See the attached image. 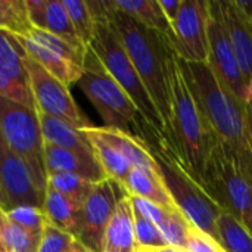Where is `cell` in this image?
I'll return each instance as SVG.
<instances>
[{
	"instance_id": "3957f363",
	"label": "cell",
	"mask_w": 252,
	"mask_h": 252,
	"mask_svg": "<svg viewBox=\"0 0 252 252\" xmlns=\"http://www.w3.org/2000/svg\"><path fill=\"white\" fill-rule=\"evenodd\" d=\"M216 145L217 139L188 86L176 53L171 63V120L167 151L201 185Z\"/></svg>"
},
{
	"instance_id": "d590c367",
	"label": "cell",
	"mask_w": 252,
	"mask_h": 252,
	"mask_svg": "<svg viewBox=\"0 0 252 252\" xmlns=\"http://www.w3.org/2000/svg\"><path fill=\"white\" fill-rule=\"evenodd\" d=\"M221 250L223 248L213 238H210L208 235L192 226L186 252H221Z\"/></svg>"
},
{
	"instance_id": "484cf974",
	"label": "cell",
	"mask_w": 252,
	"mask_h": 252,
	"mask_svg": "<svg viewBox=\"0 0 252 252\" xmlns=\"http://www.w3.org/2000/svg\"><path fill=\"white\" fill-rule=\"evenodd\" d=\"M219 245L226 252H252L251 232L233 216L221 213L216 221Z\"/></svg>"
},
{
	"instance_id": "2e32d148",
	"label": "cell",
	"mask_w": 252,
	"mask_h": 252,
	"mask_svg": "<svg viewBox=\"0 0 252 252\" xmlns=\"http://www.w3.org/2000/svg\"><path fill=\"white\" fill-rule=\"evenodd\" d=\"M31 25L35 30L50 32L77 46L87 49L80 41L62 0H25Z\"/></svg>"
},
{
	"instance_id": "b9f144b4",
	"label": "cell",
	"mask_w": 252,
	"mask_h": 252,
	"mask_svg": "<svg viewBox=\"0 0 252 252\" xmlns=\"http://www.w3.org/2000/svg\"><path fill=\"white\" fill-rule=\"evenodd\" d=\"M0 252H4V250H3V244H1V236H0Z\"/></svg>"
},
{
	"instance_id": "5b68a950",
	"label": "cell",
	"mask_w": 252,
	"mask_h": 252,
	"mask_svg": "<svg viewBox=\"0 0 252 252\" xmlns=\"http://www.w3.org/2000/svg\"><path fill=\"white\" fill-rule=\"evenodd\" d=\"M94 19L96 32L93 41L87 49L96 56V59L100 62L105 71L115 80V83L128 94V97L133 100V103L136 105L142 117L146 120V123L165 140L167 145V133L161 121V117L146 87L143 86L131 59L128 58L121 40L118 38L117 32L114 31L108 21V6L105 13Z\"/></svg>"
},
{
	"instance_id": "7a4b0ae2",
	"label": "cell",
	"mask_w": 252,
	"mask_h": 252,
	"mask_svg": "<svg viewBox=\"0 0 252 252\" xmlns=\"http://www.w3.org/2000/svg\"><path fill=\"white\" fill-rule=\"evenodd\" d=\"M108 21L121 40L143 86L146 87L167 133V148L171 120V63L176 55L173 40L149 30L130 16L115 10L109 1Z\"/></svg>"
},
{
	"instance_id": "30bf717a",
	"label": "cell",
	"mask_w": 252,
	"mask_h": 252,
	"mask_svg": "<svg viewBox=\"0 0 252 252\" xmlns=\"http://www.w3.org/2000/svg\"><path fill=\"white\" fill-rule=\"evenodd\" d=\"M25 66L28 72V87L38 112L62 120L80 130L93 126L74 100L69 86L63 84L30 58Z\"/></svg>"
},
{
	"instance_id": "7402d4cb",
	"label": "cell",
	"mask_w": 252,
	"mask_h": 252,
	"mask_svg": "<svg viewBox=\"0 0 252 252\" xmlns=\"http://www.w3.org/2000/svg\"><path fill=\"white\" fill-rule=\"evenodd\" d=\"M43 211L49 226L77 238L81 214L80 205H77L62 193L47 188L44 195Z\"/></svg>"
},
{
	"instance_id": "f1b7e54d",
	"label": "cell",
	"mask_w": 252,
	"mask_h": 252,
	"mask_svg": "<svg viewBox=\"0 0 252 252\" xmlns=\"http://www.w3.org/2000/svg\"><path fill=\"white\" fill-rule=\"evenodd\" d=\"M0 30L19 37H27L34 30L25 0H0Z\"/></svg>"
},
{
	"instance_id": "52a82bcc",
	"label": "cell",
	"mask_w": 252,
	"mask_h": 252,
	"mask_svg": "<svg viewBox=\"0 0 252 252\" xmlns=\"http://www.w3.org/2000/svg\"><path fill=\"white\" fill-rule=\"evenodd\" d=\"M0 136L27 162L35 185L46 193L44 140L37 109L0 96Z\"/></svg>"
},
{
	"instance_id": "60d3db41",
	"label": "cell",
	"mask_w": 252,
	"mask_h": 252,
	"mask_svg": "<svg viewBox=\"0 0 252 252\" xmlns=\"http://www.w3.org/2000/svg\"><path fill=\"white\" fill-rule=\"evenodd\" d=\"M137 252H155V250H149V248H137Z\"/></svg>"
},
{
	"instance_id": "ee69618b",
	"label": "cell",
	"mask_w": 252,
	"mask_h": 252,
	"mask_svg": "<svg viewBox=\"0 0 252 252\" xmlns=\"http://www.w3.org/2000/svg\"><path fill=\"white\" fill-rule=\"evenodd\" d=\"M221 252H226V251H224V250H221Z\"/></svg>"
},
{
	"instance_id": "ba28073f",
	"label": "cell",
	"mask_w": 252,
	"mask_h": 252,
	"mask_svg": "<svg viewBox=\"0 0 252 252\" xmlns=\"http://www.w3.org/2000/svg\"><path fill=\"white\" fill-rule=\"evenodd\" d=\"M201 186L223 213L239 220L252 235V182L239 171L219 142L208 158Z\"/></svg>"
},
{
	"instance_id": "1f68e13d",
	"label": "cell",
	"mask_w": 252,
	"mask_h": 252,
	"mask_svg": "<svg viewBox=\"0 0 252 252\" xmlns=\"http://www.w3.org/2000/svg\"><path fill=\"white\" fill-rule=\"evenodd\" d=\"M6 217L18 224L19 227L34 233V235H43L46 226H47V220L44 216L43 208H37V207H16L12 210L4 211Z\"/></svg>"
},
{
	"instance_id": "4316f807",
	"label": "cell",
	"mask_w": 252,
	"mask_h": 252,
	"mask_svg": "<svg viewBox=\"0 0 252 252\" xmlns=\"http://www.w3.org/2000/svg\"><path fill=\"white\" fill-rule=\"evenodd\" d=\"M0 236L4 252H37L41 235H34L12 223L0 208Z\"/></svg>"
},
{
	"instance_id": "d4e9b609",
	"label": "cell",
	"mask_w": 252,
	"mask_h": 252,
	"mask_svg": "<svg viewBox=\"0 0 252 252\" xmlns=\"http://www.w3.org/2000/svg\"><path fill=\"white\" fill-rule=\"evenodd\" d=\"M28 55L19 35L0 30V63L24 86L28 87L25 62Z\"/></svg>"
},
{
	"instance_id": "d6986e66",
	"label": "cell",
	"mask_w": 252,
	"mask_h": 252,
	"mask_svg": "<svg viewBox=\"0 0 252 252\" xmlns=\"http://www.w3.org/2000/svg\"><path fill=\"white\" fill-rule=\"evenodd\" d=\"M44 167L47 176L50 174H78L99 183L106 179L97 161L83 158L74 152L44 143Z\"/></svg>"
},
{
	"instance_id": "74e56055",
	"label": "cell",
	"mask_w": 252,
	"mask_h": 252,
	"mask_svg": "<svg viewBox=\"0 0 252 252\" xmlns=\"http://www.w3.org/2000/svg\"><path fill=\"white\" fill-rule=\"evenodd\" d=\"M65 252H92L89 248H86L81 242H78L77 239H74L72 241V244L66 248V251Z\"/></svg>"
},
{
	"instance_id": "836d02e7",
	"label": "cell",
	"mask_w": 252,
	"mask_h": 252,
	"mask_svg": "<svg viewBox=\"0 0 252 252\" xmlns=\"http://www.w3.org/2000/svg\"><path fill=\"white\" fill-rule=\"evenodd\" d=\"M134 211V210H133ZM134 232H136V242L137 248H164L167 247L165 239L162 238L159 229L151 220L142 217L140 214L134 213Z\"/></svg>"
},
{
	"instance_id": "83f0119b",
	"label": "cell",
	"mask_w": 252,
	"mask_h": 252,
	"mask_svg": "<svg viewBox=\"0 0 252 252\" xmlns=\"http://www.w3.org/2000/svg\"><path fill=\"white\" fill-rule=\"evenodd\" d=\"M96 183L78 174H50L47 176V188L69 198L77 205L83 207L84 201L93 190Z\"/></svg>"
},
{
	"instance_id": "ac0fdd59",
	"label": "cell",
	"mask_w": 252,
	"mask_h": 252,
	"mask_svg": "<svg viewBox=\"0 0 252 252\" xmlns=\"http://www.w3.org/2000/svg\"><path fill=\"white\" fill-rule=\"evenodd\" d=\"M38 118H40V127H41L44 143L62 148L83 158L96 161L93 149L87 137L84 136L83 130L43 112H38Z\"/></svg>"
},
{
	"instance_id": "8d00e7d4",
	"label": "cell",
	"mask_w": 252,
	"mask_h": 252,
	"mask_svg": "<svg viewBox=\"0 0 252 252\" xmlns=\"http://www.w3.org/2000/svg\"><path fill=\"white\" fill-rule=\"evenodd\" d=\"M158 3H159V6L162 9L164 15L167 16V19L173 24L174 19L179 15V10L182 7L183 0H158Z\"/></svg>"
},
{
	"instance_id": "f35d334b",
	"label": "cell",
	"mask_w": 252,
	"mask_h": 252,
	"mask_svg": "<svg viewBox=\"0 0 252 252\" xmlns=\"http://www.w3.org/2000/svg\"><path fill=\"white\" fill-rule=\"evenodd\" d=\"M236 1H238V4L245 10V13H247V16L250 18L252 25V0H236Z\"/></svg>"
},
{
	"instance_id": "7c38bea8",
	"label": "cell",
	"mask_w": 252,
	"mask_h": 252,
	"mask_svg": "<svg viewBox=\"0 0 252 252\" xmlns=\"http://www.w3.org/2000/svg\"><path fill=\"white\" fill-rule=\"evenodd\" d=\"M126 195L128 193L123 185L111 179L96 183L81 207L80 227L75 239L92 252L103 251L106 227L117 210L118 202Z\"/></svg>"
},
{
	"instance_id": "8992f818",
	"label": "cell",
	"mask_w": 252,
	"mask_h": 252,
	"mask_svg": "<svg viewBox=\"0 0 252 252\" xmlns=\"http://www.w3.org/2000/svg\"><path fill=\"white\" fill-rule=\"evenodd\" d=\"M152 154L159 167L162 183L177 210L193 227L199 229L219 244L216 221L223 213L221 208L211 199L204 188L188 174L170 151L152 148Z\"/></svg>"
},
{
	"instance_id": "603a6c76",
	"label": "cell",
	"mask_w": 252,
	"mask_h": 252,
	"mask_svg": "<svg viewBox=\"0 0 252 252\" xmlns=\"http://www.w3.org/2000/svg\"><path fill=\"white\" fill-rule=\"evenodd\" d=\"M108 1L115 10L130 16L131 19L137 21L146 28L155 30L173 38L171 22L164 15L158 0H108Z\"/></svg>"
},
{
	"instance_id": "6da1fadb",
	"label": "cell",
	"mask_w": 252,
	"mask_h": 252,
	"mask_svg": "<svg viewBox=\"0 0 252 252\" xmlns=\"http://www.w3.org/2000/svg\"><path fill=\"white\" fill-rule=\"evenodd\" d=\"M188 86L202 109L219 145L239 171L252 182V114L214 75L207 62L180 59Z\"/></svg>"
},
{
	"instance_id": "ffe728a7",
	"label": "cell",
	"mask_w": 252,
	"mask_h": 252,
	"mask_svg": "<svg viewBox=\"0 0 252 252\" xmlns=\"http://www.w3.org/2000/svg\"><path fill=\"white\" fill-rule=\"evenodd\" d=\"M102 252H137L134 211L128 195L121 198L106 227Z\"/></svg>"
},
{
	"instance_id": "cb8c5ba5",
	"label": "cell",
	"mask_w": 252,
	"mask_h": 252,
	"mask_svg": "<svg viewBox=\"0 0 252 252\" xmlns=\"http://www.w3.org/2000/svg\"><path fill=\"white\" fill-rule=\"evenodd\" d=\"M92 127L83 128V133L87 137V140H89V143H90V146L93 149L96 161L99 162L100 168L103 170L106 179H111V180L123 185L124 180L127 179L130 170L133 168L131 164L117 149H114L111 145H108L105 140H102L92 130Z\"/></svg>"
},
{
	"instance_id": "277c9868",
	"label": "cell",
	"mask_w": 252,
	"mask_h": 252,
	"mask_svg": "<svg viewBox=\"0 0 252 252\" xmlns=\"http://www.w3.org/2000/svg\"><path fill=\"white\" fill-rule=\"evenodd\" d=\"M77 86L102 117L105 127L133 134L152 148L167 149L165 140L146 123L128 94L105 71L96 56L87 49L84 71Z\"/></svg>"
},
{
	"instance_id": "4dcf8cb0",
	"label": "cell",
	"mask_w": 252,
	"mask_h": 252,
	"mask_svg": "<svg viewBox=\"0 0 252 252\" xmlns=\"http://www.w3.org/2000/svg\"><path fill=\"white\" fill-rule=\"evenodd\" d=\"M62 3L68 12V16L80 41L84 44V47H89L94 38L96 19L90 12L87 0H62Z\"/></svg>"
},
{
	"instance_id": "44dd1931",
	"label": "cell",
	"mask_w": 252,
	"mask_h": 252,
	"mask_svg": "<svg viewBox=\"0 0 252 252\" xmlns=\"http://www.w3.org/2000/svg\"><path fill=\"white\" fill-rule=\"evenodd\" d=\"M123 188L130 196L146 199L152 204L159 205L164 210H177L168 190L165 189L161 176L152 174L140 168H131Z\"/></svg>"
},
{
	"instance_id": "d6a6232c",
	"label": "cell",
	"mask_w": 252,
	"mask_h": 252,
	"mask_svg": "<svg viewBox=\"0 0 252 252\" xmlns=\"http://www.w3.org/2000/svg\"><path fill=\"white\" fill-rule=\"evenodd\" d=\"M0 96L10 99L28 108H35L30 87L19 83L1 63H0Z\"/></svg>"
},
{
	"instance_id": "9a60e30c",
	"label": "cell",
	"mask_w": 252,
	"mask_h": 252,
	"mask_svg": "<svg viewBox=\"0 0 252 252\" xmlns=\"http://www.w3.org/2000/svg\"><path fill=\"white\" fill-rule=\"evenodd\" d=\"M229 37L247 83L250 99L252 97V25L245 10L236 0H220ZM250 102V100H248Z\"/></svg>"
},
{
	"instance_id": "5bb4252c",
	"label": "cell",
	"mask_w": 252,
	"mask_h": 252,
	"mask_svg": "<svg viewBox=\"0 0 252 252\" xmlns=\"http://www.w3.org/2000/svg\"><path fill=\"white\" fill-rule=\"evenodd\" d=\"M44 192L38 189L27 162L0 136V208H43Z\"/></svg>"
},
{
	"instance_id": "f546056e",
	"label": "cell",
	"mask_w": 252,
	"mask_h": 252,
	"mask_svg": "<svg viewBox=\"0 0 252 252\" xmlns=\"http://www.w3.org/2000/svg\"><path fill=\"white\" fill-rule=\"evenodd\" d=\"M157 227L159 229L167 245L186 251L192 224L179 210H165Z\"/></svg>"
},
{
	"instance_id": "e575fe53",
	"label": "cell",
	"mask_w": 252,
	"mask_h": 252,
	"mask_svg": "<svg viewBox=\"0 0 252 252\" xmlns=\"http://www.w3.org/2000/svg\"><path fill=\"white\" fill-rule=\"evenodd\" d=\"M74 239H75L74 236L47 224L41 235V241L37 252H65Z\"/></svg>"
},
{
	"instance_id": "7bdbcfd3",
	"label": "cell",
	"mask_w": 252,
	"mask_h": 252,
	"mask_svg": "<svg viewBox=\"0 0 252 252\" xmlns=\"http://www.w3.org/2000/svg\"><path fill=\"white\" fill-rule=\"evenodd\" d=\"M248 105H250V109H251V114H252V97L250 99V102H248Z\"/></svg>"
},
{
	"instance_id": "8fae6325",
	"label": "cell",
	"mask_w": 252,
	"mask_h": 252,
	"mask_svg": "<svg viewBox=\"0 0 252 252\" xmlns=\"http://www.w3.org/2000/svg\"><path fill=\"white\" fill-rule=\"evenodd\" d=\"M208 66L239 100L248 103L250 93L247 83L242 77L229 31L226 27L220 0H210V19H208Z\"/></svg>"
},
{
	"instance_id": "e0dca14e",
	"label": "cell",
	"mask_w": 252,
	"mask_h": 252,
	"mask_svg": "<svg viewBox=\"0 0 252 252\" xmlns=\"http://www.w3.org/2000/svg\"><path fill=\"white\" fill-rule=\"evenodd\" d=\"M92 130L108 145L117 149L133 168H140L152 174H159V167L152 154V146L145 140L112 127H92Z\"/></svg>"
},
{
	"instance_id": "4fadbf2b",
	"label": "cell",
	"mask_w": 252,
	"mask_h": 252,
	"mask_svg": "<svg viewBox=\"0 0 252 252\" xmlns=\"http://www.w3.org/2000/svg\"><path fill=\"white\" fill-rule=\"evenodd\" d=\"M210 0H183L177 18L171 24L173 46L185 62L208 61Z\"/></svg>"
},
{
	"instance_id": "ab89813d",
	"label": "cell",
	"mask_w": 252,
	"mask_h": 252,
	"mask_svg": "<svg viewBox=\"0 0 252 252\" xmlns=\"http://www.w3.org/2000/svg\"><path fill=\"white\" fill-rule=\"evenodd\" d=\"M155 252H186L185 250H179V248H176V247H170V245H167V247H164V248H155Z\"/></svg>"
},
{
	"instance_id": "9c48e42d",
	"label": "cell",
	"mask_w": 252,
	"mask_h": 252,
	"mask_svg": "<svg viewBox=\"0 0 252 252\" xmlns=\"http://www.w3.org/2000/svg\"><path fill=\"white\" fill-rule=\"evenodd\" d=\"M21 40L30 59L63 84H77L84 71L87 49H80L61 37L35 28Z\"/></svg>"
}]
</instances>
